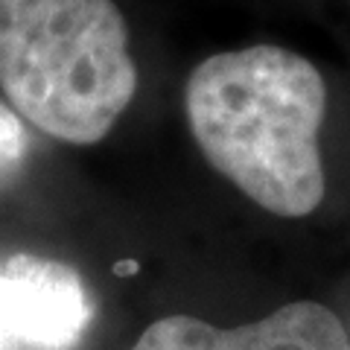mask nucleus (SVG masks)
<instances>
[{"label":"nucleus","instance_id":"nucleus-1","mask_svg":"<svg viewBox=\"0 0 350 350\" xmlns=\"http://www.w3.org/2000/svg\"><path fill=\"white\" fill-rule=\"evenodd\" d=\"M184 108L207 163L262 211L298 219L321 204L327 85L312 62L271 44L216 53L190 73Z\"/></svg>","mask_w":350,"mask_h":350},{"label":"nucleus","instance_id":"nucleus-6","mask_svg":"<svg viewBox=\"0 0 350 350\" xmlns=\"http://www.w3.org/2000/svg\"><path fill=\"white\" fill-rule=\"evenodd\" d=\"M0 350H3V342H0Z\"/></svg>","mask_w":350,"mask_h":350},{"label":"nucleus","instance_id":"nucleus-4","mask_svg":"<svg viewBox=\"0 0 350 350\" xmlns=\"http://www.w3.org/2000/svg\"><path fill=\"white\" fill-rule=\"evenodd\" d=\"M131 350H350L342 321L315 301H295L243 327H216L190 315L161 319Z\"/></svg>","mask_w":350,"mask_h":350},{"label":"nucleus","instance_id":"nucleus-5","mask_svg":"<svg viewBox=\"0 0 350 350\" xmlns=\"http://www.w3.org/2000/svg\"><path fill=\"white\" fill-rule=\"evenodd\" d=\"M27 152H29V137L24 120L12 111V105L0 100V187L24 167Z\"/></svg>","mask_w":350,"mask_h":350},{"label":"nucleus","instance_id":"nucleus-3","mask_svg":"<svg viewBox=\"0 0 350 350\" xmlns=\"http://www.w3.org/2000/svg\"><path fill=\"white\" fill-rule=\"evenodd\" d=\"M94 306L68 262L15 254L0 266V342L32 350H73Z\"/></svg>","mask_w":350,"mask_h":350},{"label":"nucleus","instance_id":"nucleus-2","mask_svg":"<svg viewBox=\"0 0 350 350\" xmlns=\"http://www.w3.org/2000/svg\"><path fill=\"white\" fill-rule=\"evenodd\" d=\"M0 88L44 135L103 140L137 91L114 0H0Z\"/></svg>","mask_w":350,"mask_h":350}]
</instances>
